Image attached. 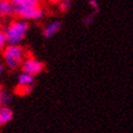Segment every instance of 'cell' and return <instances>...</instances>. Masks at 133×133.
<instances>
[{"label": "cell", "instance_id": "obj_8", "mask_svg": "<svg viewBox=\"0 0 133 133\" xmlns=\"http://www.w3.org/2000/svg\"><path fill=\"white\" fill-rule=\"evenodd\" d=\"M12 15H14V5L8 0H0V17L8 18Z\"/></svg>", "mask_w": 133, "mask_h": 133}, {"label": "cell", "instance_id": "obj_16", "mask_svg": "<svg viewBox=\"0 0 133 133\" xmlns=\"http://www.w3.org/2000/svg\"><path fill=\"white\" fill-rule=\"evenodd\" d=\"M29 2H32V3H36V4H41L42 0H27Z\"/></svg>", "mask_w": 133, "mask_h": 133}, {"label": "cell", "instance_id": "obj_1", "mask_svg": "<svg viewBox=\"0 0 133 133\" xmlns=\"http://www.w3.org/2000/svg\"><path fill=\"white\" fill-rule=\"evenodd\" d=\"M29 31V23L23 19H13L4 27L3 32L8 44H21Z\"/></svg>", "mask_w": 133, "mask_h": 133}, {"label": "cell", "instance_id": "obj_9", "mask_svg": "<svg viewBox=\"0 0 133 133\" xmlns=\"http://www.w3.org/2000/svg\"><path fill=\"white\" fill-rule=\"evenodd\" d=\"M12 102V97L11 94L6 91H1V94H0V105L3 106H9L10 103Z\"/></svg>", "mask_w": 133, "mask_h": 133}, {"label": "cell", "instance_id": "obj_12", "mask_svg": "<svg viewBox=\"0 0 133 133\" xmlns=\"http://www.w3.org/2000/svg\"><path fill=\"white\" fill-rule=\"evenodd\" d=\"M89 5L93 11H98V3L96 0H89Z\"/></svg>", "mask_w": 133, "mask_h": 133}, {"label": "cell", "instance_id": "obj_11", "mask_svg": "<svg viewBox=\"0 0 133 133\" xmlns=\"http://www.w3.org/2000/svg\"><path fill=\"white\" fill-rule=\"evenodd\" d=\"M6 45H8V42H6V38L3 32V29H0V51H2Z\"/></svg>", "mask_w": 133, "mask_h": 133}, {"label": "cell", "instance_id": "obj_2", "mask_svg": "<svg viewBox=\"0 0 133 133\" xmlns=\"http://www.w3.org/2000/svg\"><path fill=\"white\" fill-rule=\"evenodd\" d=\"M1 54L3 58V65L12 70L21 68L22 63L27 56L25 48L21 44H8L1 51Z\"/></svg>", "mask_w": 133, "mask_h": 133}, {"label": "cell", "instance_id": "obj_15", "mask_svg": "<svg viewBox=\"0 0 133 133\" xmlns=\"http://www.w3.org/2000/svg\"><path fill=\"white\" fill-rule=\"evenodd\" d=\"M3 71H4V65L2 63H0V78L3 75Z\"/></svg>", "mask_w": 133, "mask_h": 133}, {"label": "cell", "instance_id": "obj_7", "mask_svg": "<svg viewBox=\"0 0 133 133\" xmlns=\"http://www.w3.org/2000/svg\"><path fill=\"white\" fill-rule=\"evenodd\" d=\"M13 117H14V112L10 106L0 105V128L10 123Z\"/></svg>", "mask_w": 133, "mask_h": 133}, {"label": "cell", "instance_id": "obj_19", "mask_svg": "<svg viewBox=\"0 0 133 133\" xmlns=\"http://www.w3.org/2000/svg\"><path fill=\"white\" fill-rule=\"evenodd\" d=\"M1 91H2V90H1V88H0V94H1Z\"/></svg>", "mask_w": 133, "mask_h": 133}, {"label": "cell", "instance_id": "obj_5", "mask_svg": "<svg viewBox=\"0 0 133 133\" xmlns=\"http://www.w3.org/2000/svg\"><path fill=\"white\" fill-rule=\"evenodd\" d=\"M35 83V77H32L25 72H19L17 76V83H16V93L21 95H26L31 91Z\"/></svg>", "mask_w": 133, "mask_h": 133}, {"label": "cell", "instance_id": "obj_13", "mask_svg": "<svg viewBox=\"0 0 133 133\" xmlns=\"http://www.w3.org/2000/svg\"><path fill=\"white\" fill-rule=\"evenodd\" d=\"M93 19H94V16L93 15H88V16H85L84 19H83V23L85 26H89L93 23Z\"/></svg>", "mask_w": 133, "mask_h": 133}, {"label": "cell", "instance_id": "obj_14", "mask_svg": "<svg viewBox=\"0 0 133 133\" xmlns=\"http://www.w3.org/2000/svg\"><path fill=\"white\" fill-rule=\"evenodd\" d=\"M8 1H9L11 4L14 5V6H16V5H18V4H21V3L25 2L26 0H8Z\"/></svg>", "mask_w": 133, "mask_h": 133}, {"label": "cell", "instance_id": "obj_18", "mask_svg": "<svg viewBox=\"0 0 133 133\" xmlns=\"http://www.w3.org/2000/svg\"><path fill=\"white\" fill-rule=\"evenodd\" d=\"M50 1H51L52 3H58V2H59V0H50Z\"/></svg>", "mask_w": 133, "mask_h": 133}, {"label": "cell", "instance_id": "obj_3", "mask_svg": "<svg viewBox=\"0 0 133 133\" xmlns=\"http://www.w3.org/2000/svg\"><path fill=\"white\" fill-rule=\"evenodd\" d=\"M44 11L41 4H36L26 0L25 2L14 6V15L23 21H39L43 17Z\"/></svg>", "mask_w": 133, "mask_h": 133}, {"label": "cell", "instance_id": "obj_17", "mask_svg": "<svg viewBox=\"0 0 133 133\" xmlns=\"http://www.w3.org/2000/svg\"><path fill=\"white\" fill-rule=\"evenodd\" d=\"M2 26H3V18L0 17V29H2Z\"/></svg>", "mask_w": 133, "mask_h": 133}, {"label": "cell", "instance_id": "obj_10", "mask_svg": "<svg viewBox=\"0 0 133 133\" xmlns=\"http://www.w3.org/2000/svg\"><path fill=\"white\" fill-rule=\"evenodd\" d=\"M57 4L61 12H67L71 8V0H59Z\"/></svg>", "mask_w": 133, "mask_h": 133}, {"label": "cell", "instance_id": "obj_4", "mask_svg": "<svg viewBox=\"0 0 133 133\" xmlns=\"http://www.w3.org/2000/svg\"><path fill=\"white\" fill-rule=\"evenodd\" d=\"M43 69H44V63L31 55L26 56L24 62L21 65V71L28 74L32 77L40 75L43 71Z\"/></svg>", "mask_w": 133, "mask_h": 133}, {"label": "cell", "instance_id": "obj_6", "mask_svg": "<svg viewBox=\"0 0 133 133\" xmlns=\"http://www.w3.org/2000/svg\"><path fill=\"white\" fill-rule=\"evenodd\" d=\"M62 28V23L59 21H52V22H49L46 23L43 28H42V35L44 38H52L54 37L55 35H57L59 30Z\"/></svg>", "mask_w": 133, "mask_h": 133}]
</instances>
